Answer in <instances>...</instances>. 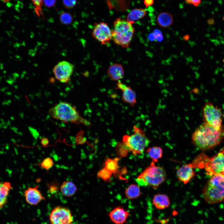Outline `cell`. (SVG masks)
<instances>
[{
    "label": "cell",
    "instance_id": "39",
    "mask_svg": "<svg viewBox=\"0 0 224 224\" xmlns=\"http://www.w3.org/2000/svg\"><path fill=\"white\" fill-rule=\"evenodd\" d=\"M222 61H223V63H224V58L223 59Z\"/></svg>",
    "mask_w": 224,
    "mask_h": 224
},
{
    "label": "cell",
    "instance_id": "33",
    "mask_svg": "<svg viewBox=\"0 0 224 224\" xmlns=\"http://www.w3.org/2000/svg\"><path fill=\"white\" fill-rule=\"evenodd\" d=\"M56 1V0H43V2L46 7H50L55 5Z\"/></svg>",
    "mask_w": 224,
    "mask_h": 224
},
{
    "label": "cell",
    "instance_id": "21",
    "mask_svg": "<svg viewBox=\"0 0 224 224\" xmlns=\"http://www.w3.org/2000/svg\"><path fill=\"white\" fill-rule=\"evenodd\" d=\"M146 11L142 8H136L131 11L128 15L126 20L133 24L134 22L145 16Z\"/></svg>",
    "mask_w": 224,
    "mask_h": 224
},
{
    "label": "cell",
    "instance_id": "8",
    "mask_svg": "<svg viewBox=\"0 0 224 224\" xmlns=\"http://www.w3.org/2000/svg\"><path fill=\"white\" fill-rule=\"evenodd\" d=\"M50 224H72L74 218L68 208L60 206L54 207L49 216Z\"/></svg>",
    "mask_w": 224,
    "mask_h": 224
},
{
    "label": "cell",
    "instance_id": "17",
    "mask_svg": "<svg viewBox=\"0 0 224 224\" xmlns=\"http://www.w3.org/2000/svg\"><path fill=\"white\" fill-rule=\"evenodd\" d=\"M12 189L10 182H0V210L7 203L9 192Z\"/></svg>",
    "mask_w": 224,
    "mask_h": 224
},
{
    "label": "cell",
    "instance_id": "1",
    "mask_svg": "<svg viewBox=\"0 0 224 224\" xmlns=\"http://www.w3.org/2000/svg\"><path fill=\"white\" fill-rule=\"evenodd\" d=\"M224 138V126L217 129L204 122L195 130L192 136L194 145L200 149L207 151L218 145Z\"/></svg>",
    "mask_w": 224,
    "mask_h": 224
},
{
    "label": "cell",
    "instance_id": "23",
    "mask_svg": "<svg viewBox=\"0 0 224 224\" xmlns=\"http://www.w3.org/2000/svg\"><path fill=\"white\" fill-rule=\"evenodd\" d=\"M149 157L154 162H157L162 156L163 151L159 147L155 146L148 148L146 151Z\"/></svg>",
    "mask_w": 224,
    "mask_h": 224
},
{
    "label": "cell",
    "instance_id": "4",
    "mask_svg": "<svg viewBox=\"0 0 224 224\" xmlns=\"http://www.w3.org/2000/svg\"><path fill=\"white\" fill-rule=\"evenodd\" d=\"M205 201L215 204L224 201V173L214 175L208 180L202 189Z\"/></svg>",
    "mask_w": 224,
    "mask_h": 224
},
{
    "label": "cell",
    "instance_id": "35",
    "mask_svg": "<svg viewBox=\"0 0 224 224\" xmlns=\"http://www.w3.org/2000/svg\"><path fill=\"white\" fill-rule=\"evenodd\" d=\"M49 142L48 140L46 138H43L41 141L42 144L44 146H45L48 145Z\"/></svg>",
    "mask_w": 224,
    "mask_h": 224
},
{
    "label": "cell",
    "instance_id": "40",
    "mask_svg": "<svg viewBox=\"0 0 224 224\" xmlns=\"http://www.w3.org/2000/svg\"><path fill=\"white\" fill-rule=\"evenodd\" d=\"M222 20H223L224 21V16Z\"/></svg>",
    "mask_w": 224,
    "mask_h": 224
},
{
    "label": "cell",
    "instance_id": "19",
    "mask_svg": "<svg viewBox=\"0 0 224 224\" xmlns=\"http://www.w3.org/2000/svg\"><path fill=\"white\" fill-rule=\"evenodd\" d=\"M60 190L63 196L69 197H72L75 194L77 188L73 182L69 181H65L60 186Z\"/></svg>",
    "mask_w": 224,
    "mask_h": 224
},
{
    "label": "cell",
    "instance_id": "11",
    "mask_svg": "<svg viewBox=\"0 0 224 224\" xmlns=\"http://www.w3.org/2000/svg\"><path fill=\"white\" fill-rule=\"evenodd\" d=\"M74 68L72 64L66 61L58 63L54 67L53 71L55 78L64 83L68 82L71 79Z\"/></svg>",
    "mask_w": 224,
    "mask_h": 224
},
{
    "label": "cell",
    "instance_id": "20",
    "mask_svg": "<svg viewBox=\"0 0 224 224\" xmlns=\"http://www.w3.org/2000/svg\"><path fill=\"white\" fill-rule=\"evenodd\" d=\"M173 21L172 15L167 12L160 13L157 17V22L161 27L166 28L170 27L172 24Z\"/></svg>",
    "mask_w": 224,
    "mask_h": 224
},
{
    "label": "cell",
    "instance_id": "12",
    "mask_svg": "<svg viewBox=\"0 0 224 224\" xmlns=\"http://www.w3.org/2000/svg\"><path fill=\"white\" fill-rule=\"evenodd\" d=\"M24 195L26 202L31 205L38 204L45 198L38 189V185L35 187H28L24 192Z\"/></svg>",
    "mask_w": 224,
    "mask_h": 224
},
{
    "label": "cell",
    "instance_id": "14",
    "mask_svg": "<svg viewBox=\"0 0 224 224\" xmlns=\"http://www.w3.org/2000/svg\"><path fill=\"white\" fill-rule=\"evenodd\" d=\"M117 89L123 91L122 100L126 103L133 106L136 103V95L135 92L132 88L122 83L120 81H118L117 84Z\"/></svg>",
    "mask_w": 224,
    "mask_h": 224
},
{
    "label": "cell",
    "instance_id": "5",
    "mask_svg": "<svg viewBox=\"0 0 224 224\" xmlns=\"http://www.w3.org/2000/svg\"><path fill=\"white\" fill-rule=\"evenodd\" d=\"M113 26L112 39L114 42L122 47L128 48L135 33L133 24L127 20L118 18L114 22Z\"/></svg>",
    "mask_w": 224,
    "mask_h": 224
},
{
    "label": "cell",
    "instance_id": "16",
    "mask_svg": "<svg viewBox=\"0 0 224 224\" xmlns=\"http://www.w3.org/2000/svg\"><path fill=\"white\" fill-rule=\"evenodd\" d=\"M124 71L123 66L118 63L110 65L107 70V73L110 78L114 81H119L124 75Z\"/></svg>",
    "mask_w": 224,
    "mask_h": 224
},
{
    "label": "cell",
    "instance_id": "3",
    "mask_svg": "<svg viewBox=\"0 0 224 224\" xmlns=\"http://www.w3.org/2000/svg\"><path fill=\"white\" fill-rule=\"evenodd\" d=\"M48 113L52 118L64 123L82 124L87 127L91 125L90 122L81 116L75 106L65 101L55 105L49 110Z\"/></svg>",
    "mask_w": 224,
    "mask_h": 224
},
{
    "label": "cell",
    "instance_id": "15",
    "mask_svg": "<svg viewBox=\"0 0 224 224\" xmlns=\"http://www.w3.org/2000/svg\"><path fill=\"white\" fill-rule=\"evenodd\" d=\"M176 174L179 180L184 184L189 183L195 175L191 164L183 165L177 170Z\"/></svg>",
    "mask_w": 224,
    "mask_h": 224
},
{
    "label": "cell",
    "instance_id": "9",
    "mask_svg": "<svg viewBox=\"0 0 224 224\" xmlns=\"http://www.w3.org/2000/svg\"><path fill=\"white\" fill-rule=\"evenodd\" d=\"M206 174L212 176L214 175L224 173V149L214 156L209 158L205 164Z\"/></svg>",
    "mask_w": 224,
    "mask_h": 224
},
{
    "label": "cell",
    "instance_id": "26",
    "mask_svg": "<svg viewBox=\"0 0 224 224\" xmlns=\"http://www.w3.org/2000/svg\"><path fill=\"white\" fill-rule=\"evenodd\" d=\"M37 165L42 169L48 171L54 165L53 160L49 157L44 159L41 162L38 163Z\"/></svg>",
    "mask_w": 224,
    "mask_h": 224
},
{
    "label": "cell",
    "instance_id": "24",
    "mask_svg": "<svg viewBox=\"0 0 224 224\" xmlns=\"http://www.w3.org/2000/svg\"><path fill=\"white\" fill-rule=\"evenodd\" d=\"M119 159L118 158L114 159L107 158L105 162V167L113 174L115 173L119 167L118 164Z\"/></svg>",
    "mask_w": 224,
    "mask_h": 224
},
{
    "label": "cell",
    "instance_id": "38",
    "mask_svg": "<svg viewBox=\"0 0 224 224\" xmlns=\"http://www.w3.org/2000/svg\"><path fill=\"white\" fill-rule=\"evenodd\" d=\"M189 38V35H184L183 38L184 40H188Z\"/></svg>",
    "mask_w": 224,
    "mask_h": 224
},
{
    "label": "cell",
    "instance_id": "27",
    "mask_svg": "<svg viewBox=\"0 0 224 224\" xmlns=\"http://www.w3.org/2000/svg\"><path fill=\"white\" fill-rule=\"evenodd\" d=\"M60 20L63 24L69 25L73 21V18L72 15L68 12H63L60 16Z\"/></svg>",
    "mask_w": 224,
    "mask_h": 224
},
{
    "label": "cell",
    "instance_id": "13",
    "mask_svg": "<svg viewBox=\"0 0 224 224\" xmlns=\"http://www.w3.org/2000/svg\"><path fill=\"white\" fill-rule=\"evenodd\" d=\"M108 215L110 220L114 224H123L127 222L130 213L123 207L119 206L112 210Z\"/></svg>",
    "mask_w": 224,
    "mask_h": 224
},
{
    "label": "cell",
    "instance_id": "2",
    "mask_svg": "<svg viewBox=\"0 0 224 224\" xmlns=\"http://www.w3.org/2000/svg\"><path fill=\"white\" fill-rule=\"evenodd\" d=\"M133 131V134L124 136L123 142L117 145V149L122 156L129 151L135 155L142 154L151 142L142 129L134 126Z\"/></svg>",
    "mask_w": 224,
    "mask_h": 224
},
{
    "label": "cell",
    "instance_id": "28",
    "mask_svg": "<svg viewBox=\"0 0 224 224\" xmlns=\"http://www.w3.org/2000/svg\"><path fill=\"white\" fill-rule=\"evenodd\" d=\"M112 174L111 172L104 167L98 173L97 175L103 179L106 180L110 178Z\"/></svg>",
    "mask_w": 224,
    "mask_h": 224
},
{
    "label": "cell",
    "instance_id": "22",
    "mask_svg": "<svg viewBox=\"0 0 224 224\" xmlns=\"http://www.w3.org/2000/svg\"><path fill=\"white\" fill-rule=\"evenodd\" d=\"M126 197L129 199H133L140 196L141 192L139 187L136 184H131L125 191Z\"/></svg>",
    "mask_w": 224,
    "mask_h": 224
},
{
    "label": "cell",
    "instance_id": "36",
    "mask_svg": "<svg viewBox=\"0 0 224 224\" xmlns=\"http://www.w3.org/2000/svg\"><path fill=\"white\" fill-rule=\"evenodd\" d=\"M207 22L209 25H212L214 24V21L213 19H209L208 20Z\"/></svg>",
    "mask_w": 224,
    "mask_h": 224
},
{
    "label": "cell",
    "instance_id": "30",
    "mask_svg": "<svg viewBox=\"0 0 224 224\" xmlns=\"http://www.w3.org/2000/svg\"><path fill=\"white\" fill-rule=\"evenodd\" d=\"M63 2L65 7L68 9L73 8L77 3L76 0H63Z\"/></svg>",
    "mask_w": 224,
    "mask_h": 224
},
{
    "label": "cell",
    "instance_id": "10",
    "mask_svg": "<svg viewBox=\"0 0 224 224\" xmlns=\"http://www.w3.org/2000/svg\"><path fill=\"white\" fill-rule=\"evenodd\" d=\"M92 36L102 45H107L112 38V30L107 24L101 22L96 23L93 29Z\"/></svg>",
    "mask_w": 224,
    "mask_h": 224
},
{
    "label": "cell",
    "instance_id": "18",
    "mask_svg": "<svg viewBox=\"0 0 224 224\" xmlns=\"http://www.w3.org/2000/svg\"><path fill=\"white\" fill-rule=\"evenodd\" d=\"M152 203L155 208L162 210L168 208L170 205L168 197L166 195L159 194L155 195L152 199Z\"/></svg>",
    "mask_w": 224,
    "mask_h": 224
},
{
    "label": "cell",
    "instance_id": "29",
    "mask_svg": "<svg viewBox=\"0 0 224 224\" xmlns=\"http://www.w3.org/2000/svg\"><path fill=\"white\" fill-rule=\"evenodd\" d=\"M34 4L35 8V13L38 16L42 15V6L43 3V0H31Z\"/></svg>",
    "mask_w": 224,
    "mask_h": 224
},
{
    "label": "cell",
    "instance_id": "37",
    "mask_svg": "<svg viewBox=\"0 0 224 224\" xmlns=\"http://www.w3.org/2000/svg\"><path fill=\"white\" fill-rule=\"evenodd\" d=\"M127 0H117V2H118V4H119L118 2H120L121 5V4H124V2L127 3Z\"/></svg>",
    "mask_w": 224,
    "mask_h": 224
},
{
    "label": "cell",
    "instance_id": "31",
    "mask_svg": "<svg viewBox=\"0 0 224 224\" xmlns=\"http://www.w3.org/2000/svg\"><path fill=\"white\" fill-rule=\"evenodd\" d=\"M155 40L159 42H160L163 40V37L161 32L158 30H155L152 33Z\"/></svg>",
    "mask_w": 224,
    "mask_h": 224
},
{
    "label": "cell",
    "instance_id": "32",
    "mask_svg": "<svg viewBox=\"0 0 224 224\" xmlns=\"http://www.w3.org/2000/svg\"><path fill=\"white\" fill-rule=\"evenodd\" d=\"M187 3L198 7L201 3L202 0H184Z\"/></svg>",
    "mask_w": 224,
    "mask_h": 224
},
{
    "label": "cell",
    "instance_id": "41",
    "mask_svg": "<svg viewBox=\"0 0 224 224\" xmlns=\"http://www.w3.org/2000/svg\"></svg>",
    "mask_w": 224,
    "mask_h": 224
},
{
    "label": "cell",
    "instance_id": "6",
    "mask_svg": "<svg viewBox=\"0 0 224 224\" xmlns=\"http://www.w3.org/2000/svg\"><path fill=\"white\" fill-rule=\"evenodd\" d=\"M166 176L165 169L162 167L155 166L152 161L136 180L141 186H149L156 189L165 181Z\"/></svg>",
    "mask_w": 224,
    "mask_h": 224
},
{
    "label": "cell",
    "instance_id": "25",
    "mask_svg": "<svg viewBox=\"0 0 224 224\" xmlns=\"http://www.w3.org/2000/svg\"><path fill=\"white\" fill-rule=\"evenodd\" d=\"M47 192L50 196H54L57 194L60 189L58 181L55 180L50 182H46Z\"/></svg>",
    "mask_w": 224,
    "mask_h": 224
},
{
    "label": "cell",
    "instance_id": "7",
    "mask_svg": "<svg viewBox=\"0 0 224 224\" xmlns=\"http://www.w3.org/2000/svg\"><path fill=\"white\" fill-rule=\"evenodd\" d=\"M205 123L217 129H220L222 125V112L220 109L210 102H206L203 109Z\"/></svg>",
    "mask_w": 224,
    "mask_h": 224
},
{
    "label": "cell",
    "instance_id": "34",
    "mask_svg": "<svg viewBox=\"0 0 224 224\" xmlns=\"http://www.w3.org/2000/svg\"><path fill=\"white\" fill-rule=\"evenodd\" d=\"M144 4L146 7L152 5L154 2V0H144Z\"/></svg>",
    "mask_w": 224,
    "mask_h": 224
}]
</instances>
